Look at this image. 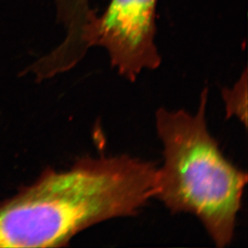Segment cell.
Segmentation results:
<instances>
[{
    "instance_id": "1",
    "label": "cell",
    "mask_w": 248,
    "mask_h": 248,
    "mask_svg": "<svg viewBox=\"0 0 248 248\" xmlns=\"http://www.w3.org/2000/svg\"><path fill=\"white\" fill-rule=\"evenodd\" d=\"M157 170L122 155L83 157L69 170L45 171L0 204V248L67 247L93 225L136 216L155 198Z\"/></svg>"
},
{
    "instance_id": "2",
    "label": "cell",
    "mask_w": 248,
    "mask_h": 248,
    "mask_svg": "<svg viewBox=\"0 0 248 248\" xmlns=\"http://www.w3.org/2000/svg\"><path fill=\"white\" fill-rule=\"evenodd\" d=\"M208 89L194 114L160 108L156 129L164 163L157 169L155 198L171 213H190L201 221L216 246L234 235L248 174L224 157L206 124Z\"/></svg>"
},
{
    "instance_id": "3",
    "label": "cell",
    "mask_w": 248,
    "mask_h": 248,
    "mask_svg": "<svg viewBox=\"0 0 248 248\" xmlns=\"http://www.w3.org/2000/svg\"><path fill=\"white\" fill-rule=\"evenodd\" d=\"M157 2L111 0L89 28V47L106 50L112 67L131 82L143 71L155 70L162 63L155 42Z\"/></svg>"
},
{
    "instance_id": "4",
    "label": "cell",
    "mask_w": 248,
    "mask_h": 248,
    "mask_svg": "<svg viewBox=\"0 0 248 248\" xmlns=\"http://www.w3.org/2000/svg\"><path fill=\"white\" fill-rule=\"evenodd\" d=\"M227 118L235 117L247 127L248 124V69L231 88L222 90Z\"/></svg>"
},
{
    "instance_id": "5",
    "label": "cell",
    "mask_w": 248,
    "mask_h": 248,
    "mask_svg": "<svg viewBox=\"0 0 248 248\" xmlns=\"http://www.w3.org/2000/svg\"><path fill=\"white\" fill-rule=\"evenodd\" d=\"M59 21L68 26H78L90 18L93 9L90 0H55Z\"/></svg>"
}]
</instances>
